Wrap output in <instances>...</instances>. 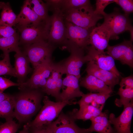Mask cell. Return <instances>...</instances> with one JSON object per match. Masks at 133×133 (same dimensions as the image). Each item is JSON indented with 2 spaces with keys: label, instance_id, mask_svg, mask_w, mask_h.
I'll return each instance as SVG.
<instances>
[{
  "label": "cell",
  "instance_id": "obj_26",
  "mask_svg": "<svg viewBox=\"0 0 133 133\" xmlns=\"http://www.w3.org/2000/svg\"><path fill=\"white\" fill-rule=\"evenodd\" d=\"M104 113L101 121L99 123H92L90 127L87 129L89 132L99 133H116L109 120L108 111L106 110Z\"/></svg>",
  "mask_w": 133,
  "mask_h": 133
},
{
  "label": "cell",
  "instance_id": "obj_41",
  "mask_svg": "<svg viewBox=\"0 0 133 133\" xmlns=\"http://www.w3.org/2000/svg\"><path fill=\"white\" fill-rule=\"evenodd\" d=\"M44 127V133H52V132L46 126H45Z\"/></svg>",
  "mask_w": 133,
  "mask_h": 133
},
{
  "label": "cell",
  "instance_id": "obj_40",
  "mask_svg": "<svg viewBox=\"0 0 133 133\" xmlns=\"http://www.w3.org/2000/svg\"><path fill=\"white\" fill-rule=\"evenodd\" d=\"M29 133V128L26 124L23 127V129L20 131L19 133Z\"/></svg>",
  "mask_w": 133,
  "mask_h": 133
},
{
  "label": "cell",
  "instance_id": "obj_19",
  "mask_svg": "<svg viewBox=\"0 0 133 133\" xmlns=\"http://www.w3.org/2000/svg\"><path fill=\"white\" fill-rule=\"evenodd\" d=\"M62 75L54 66L51 76L48 79L44 88L42 90L44 93L54 97L56 102L60 101V91L62 87Z\"/></svg>",
  "mask_w": 133,
  "mask_h": 133
},
{
  "label": "cell",
  "instance_id": "obj_8",
  "mask_svg": "<svg viewBox=\"0 0 133 133\" xmlns=\"http://www.w3.org/2000/svg\"><path fill=\"white\" fill-rule=\"evenodd\" d=\"M23 51L34 68L46 59L52 57L56 46L47 40H42L25 46Z\"/></svg>",
  "mask_w": 133,
  "mask_h": 133
},
{
  "label": "cell",
  "instance_id": "obj_25",
  "mask_svg": "<svg viewBox=\"0 0 133 133\" xmlns=\"http://www.w3.org/2000/svg\"><path fill=\"white\" fill-rule=\"evenodd\" d=\"M19 34H16L8 37L0 38V49L3 53H9L20 50Z\"/></svg>",
  "mask_w": 133,
  "mask_h": 133
},
{
  "label": "cell",
  "instance_id": "obj_2",
  "mask_svg": "<svg viewBox=\"0 0 133 133\" xmlns=\"http://www.w3.org/2000/svg\"><path fill=\"white\" fill-rule=\"evenodd\" d=\"M70 52L69 56L57 63L54 66L61 74L73 75L79 80L81 77L80 69L85 63L91 61L87 55H85L84 50L77 45L66 42L63 46Z\"/></svg>",
  "mask_w": 133,
  "mask_h": 133
},
{
  "label": "cell",
  "instance_id": "obj_18",
  "mask_svg": "<svg viewBox=\"0 0 133 133\" xmlns=\"http://www.w3.org/2000/svg\"><path fill=\"white\" fill-rule=\"evenodd\" d=\"M43 22L33 11L29 0H25L17 16V27L31 24L38 25Z\"/></svg>",
  "mask_w": 133,
  "mask_h": 133
},
{
  "label": "cell",
  "instance_id": "obj_9",
  "mask_svg": "<svg viewBox=\"0 0 133 133\" xmlns=\"http://www.w3.org/2000/svg\"><path fill=\"white\" fill-rule=\"evenodd\" d=\"M17 28L19 33V44L25 46L41 40H47L48 28L45 22Z\"/></svg>",
  "mask_w": 133,
  "mask_h": 133
},
{
  "label": "cell",
  "instance_id": "obj_35",
  "mask_svg": "<svg viewBox=\"0 0 133 133\" xmlns=\"http://www.w3.org/2000/svg\"><path fill=\"white\" fill-rule=\"evenodd\" d=\"M17 33L16 30L12 27L0 25V38L10 36Z\"/></svg>",
  "mask_w": 133,
  "mask_h": 133
},
{
  "label": "cell",
  "instance_id": "obj_27",
  "mask_svg": "<svg viewBox=\"0 0 133 133\" xmlns=\"http://www.w3.org/2000/svg\"><path fill=\"white\" fill-rule=\"evenodd\" d=\"M14 104L13 95L0 102V117L5 118L6 121L13 120L15 117Z\"/></svg>",
  "mask_w": 133,
  "mask_h": 133
},
{
  "label": "cell",
  "instance_id": "obj_33",
  "mask_svg": "<svg viewBox=\"0 0 133 133\" xmlns=\"http://www.w3.org/2000/svg\"><path fill=\"white\" fill-rule=\"evenodd\" d=\"M114 2L119 5L124 12V14L129 16L133 11V0H114Z\"/></svg>",
  "mask_w": 133,
  "mask_h": 133
},
{
  "label": "cell",
  "instance_id": "obj_24",
  "mask_svg": "<svg viewBox=\"0 0 133 133\" xmlns=\"http://www.w3.org/2000/svg\"><path fill=\"white\" fill-rule=\"evenodd\" d=\"M111 94L90 92L84 94L81 99L76 102V104L80 105L89 104L93 101L98 104L104 106L106 100L111 96Z\"/></svg>",
  "mask_w": 133,
  "mask_h": 133
},
{
  "label": "cell",
  "instance_id": "obj_13",
  "mask_svg": "<svg viewBox=\"0 0 133 133\" xmlns=\"http://www.w3.org/2000/svg\"><path fill=\"white\" fill-rule=\"evenodd\" d=\"M124 110L121 114L116 117L113 113L109 117V120L114 125L116 133H132L130 128L133 114V100L123 106Z\"/></svg>",
  "mask_w": 133,
  "mask_h": 133
},
{
  "label": "cell",
  "instance_id": "obj_38",
  "mask_svg": "<svg viewBox=\"0 0 133 133\" xmlns=\"http://www.w3.org/2000/svg\"><path fill=\"white\" fill-rule=\"evenodd\" d=\"M29 128V133H44V127L40 128Z\"/></svg>",
  "mask_w": 133,
  "mask_h": 133
},
{
  "label": "cell",
  "instance_id": "obj_6",
  "mask_svg": "<svg viewBox=\"0 0 133 133\" xmlns=\"http://www.w3.org/2000/svg\"><path fill=\"white\" fill-rule=\"evenodd\" d=\"M54 63L52 57L48 58L35 68L30 78L18 86L20 90L44 89L47 81L53 69Z\"/></svg>",
  "mask_w": 133,
  "mask_h": 133
},
{
  "label": "cell",
  "instance_id": "obj_36",
  "mask_svg": "<svg viewBox=\"0 0 133 133\" xmlns=\"http://www.w3.org/2000/svg\"><path fill=\"white\" fill-rule=\"evenodd\" d=\"M19 83H15L7 79L0 76V92H2L6 89L13 86H18Z\"/></svg>",
  "mask_w": 133,
  "mask_h": 133
},
{
  "label": "cell",
  "instance_id": "obj_12",
  "mask_svg": "<svg viewBox=\"0 0 133 133\" xmlns=\"http://www.w3.org/2000/svg\"><path fill=\"white\" fill-rule=\"evenodd\" d=\"M131 40H124L118 44L110 46L107 48V53L114 60L120 61L123 65L133 67V46Z\"/></svg>",
  "mask_w": 133,
  "mask_h": 133
},
{
  "label": "cell",
  "instance_id": "obj_1",
  "mask_svg": "<svg viewBox=\"0 0 133 133\" xmlns=\"http://www.w3.org/2000/svg\"><path fill=\"white\" fill-rule=\"evenodd\" d=\"M13 95L15 117L20 123L29 121L40 110L44 93L41 89H24Z\"/></svg>",
  "mask_w": 133,
  "mask_h": 133
},
{
  "label": "cell",
  "instance_id": "obj_4",
  "mask_svg": "<svg viewBox=\"0 0 133 133\" xmlns=\"http://www.w3.org/2000/svg\"><path fill=\"white\" fill-rule=\"evenodd\" d=\"M103 16L104 21L102 25L109 31L110 39H118L119 34L128 31L130 33V40L133 41V27L129 16L121 13L116 8L112 13H106Z\"/></svg>",
  "mask_w": 133,
  "mask_h": 133
},
{
  "label": "cell",
  "instance_id": "obj_20",
  "mask_svg": "<svg viewBox=\"0 0 133 133\" xmlns=\"http://www.w3.org/2000/svg\"><path fill=\"white\" fill-rule=\"evenodd\" d=\"M14 57L15 61L14 68L16 77L17 78L18 83L19 84L25 82L27 75L30 71V62L25 54L20 50L16 52Z\"/></svg>",
  "mask_w": 133,
  "mask_h": 133
},
{
  "label": "cell",
  "instance_id": "obj_7",
  "mask_svg": "<svg viewBox=\"0 0 133 133\" xmlns=\"http://www.w3.org/2000/svg\"><path fill=\"white\" fill-rule=\"evenodd\" d=\"M50 10L53 14L50 16L48 23L47 40L56 46L57 45L63 46L67 41L66 28L63 13L59 8Z\"/></svg>",
  "mask_w": 133,
  "mask_h": 133
},
{
  "label": "cell",
  "instance_id": "obj_11",
  "mask_svg": "<svg viewBox=\"0 0 133 133\" xmlns=\"http://www.w3.org/2000/svg\"><path fill=\"white\" fill-rule=\"evenodd\" d=\"M64 20L66 31V42L74 44L84 50L86 49L89 44V38L92 28L82 27Z\"/></svg>",
  "mask_w": 133,
  "mask_h": 133
},
{
  "label": "cell",
  "instance_id": "obj_31",
  "mask_svg": "<svg viewBox=\"0 0 133 133\" xmlns=\"http://www.w3.org/2000/svg\"><path fill=\"white\" fill-rule=\"evenodd\" d=\"M4 58L0 61V76L9 75L16 77L15 69L11 65L9 53H3Z\"/></svg>",
  "mask_w": 133,
  "mask_h": 133
},
{
  "label": "cell",
  "instance_id": "obj_29",
  "mask_svg": "<svg viewBox=\"0 0 133 133\" xmlns=\"http://www.w3.org/2000/svg\"><path fill=\"white\" fill-rule=\"evenodd\" d=\"M91 5L89 0H62L60 9L63 12L71 9Z\"/></svg>",
  "mask_w": 133,
  "mask_h": 133
},
{
  "label": "cell",
  "instance_id": "obj_17",
  "mask_svg": "<svg viewBox=\"0 0 133 133\" xmlns=\"http://www.w3.org/2000/svg\"><path fill=\"white\" fill-rule=\"evenodd\" d=\"M110 39L109 31L101 24L93 28L90 34L89 43L91 46L96 50L103 52L108 46Z\"/></svg>",
  "mask_w": 133,
  "mask_h": 133
},
{
  "label": "cell",
  "instance_id": "obj_32",
  "mask_svg": "<svg viewBox=\"0 0 133 133\" xmlns=\"http://www.w3.org/2000/svg\"><path fill=\"white\" fill-rule=\"evenodd\" d=\"M19 127V124L13 120L6 121L0 125V133H16Z\"/></svg>",
  "mask_w": 133,
  "mask_h": 133
},
{
  "label": "cell",
  "instance_id": "obj_14",
  "mask_svg": "<svg viewBox=\"0 0 133 133\" xmlns=\"http://www.w3.org/2000/svg\"><path fill=\"white\" fill-rule=\"evenodd\" d=\"M87 55L91 61L100 68L112 72L120 77V74L117 69L114 60L106 52H102L96 50L91 46H87Z\"/></svg>",
  "mask_w": 133,
  "mask_h": 133
},
{
  "label": "cell",
  "instance_id": "obj_3",
  "mask_svg": "<svg viewBox=\"0 0 133 133\" xmlns=\"http://www.w3.org/2000/svg\"><path fill=\"white\" fill-rule=\"evenodd\" d=\"M43 106L35 119L26 124L29 128H40L53 121L66 105L76 104L73 100L54 102L47 96L43 98Z\"/></svg>",
  "mask_w": 133,
  "mask_h": 133
},
{
  "label": "cell",
  "instance_id": "obj_39",
  "mask_svg": "<svg viewBox=\"0 0 133 133\" xmlns=\"http://www.w3.org/2000/svg\"><path fill=\"white\" fill-rule=\"evenodd\" d=\"M11 96V95L3 92H0V102L9 98Z\"/></svg>",
  "mask_w": 133,
  "mask_h": 133
},
{
  "label": "cell",
  "instance_id": "obj_22",
  "mask_svg": "<svg viewBox=\"0 0 133 133\" xmlns=\"http://www.w3.org/2000/svg\"><path fill=\"white\" fill-rule=\"evenodd\" d=\"M79 110L75 109L72 111L75 120L81 119L85 121L99 115L102 109L95 107L90 104L80 105Z\"/></svg>",
  "mask_w": 133,
  "mask_h": 133
},
{
  "label": "cell",
  "instance_id": "obj_21",
  "mask_svg": "<svg viewBox=\"0 0 133 133\" xmlns=\"http://www.w3.org/2000/svg\"><path fill=\"white\" fill-rule=\"evenodd\" d=\"M79 85L90 92L112 94L113 92L103 81L93 75L87 74L82 79Z\"/></svg>",
  "mask_w": 133,
  "mask_h": 133
},
{
  "label": "cell",
  "instance_id": "obj_16",
  "mask_svg": "<svg viewBox=\"0 0 133 133\" xmlns=\"http://www.w3.org/2000/svg\"><path fill=\"white\" fill-rule=\"evenodd\" d=\"M87 74L93 75L103 81L113 91L119 83V78L114 73L98 66L93 61L88 63L85 69Z\"/></svg>",
  "mask_w": 133,
  "mask_h": 133
},
{
  "label": "cell",
  "instance_id": "obj_15",
  "mask_svg": "<svg viewBox=\"0 0 133 133\" xmlns=\"http://www.w3.org/2000/svg\"><path fill=\"white\" fill-rule=\"evenodd\" d=\"M79 80L74 76L66 75L63 80L60 101L73 100L76 98L82 97L83 95L84 94L80 90Z\"/></svg>",
  "mask_w": 133,
  "mask_h": 133
},
{
  "label": "cell",
  "instance_id": "obj_42",
  "mask_svg": "<svg viewBox=\"0 0 133 133\" xmlns=\"http://www.w3.org/2000/svg\"></svg>",
  "mask_w": 133,
  "mask_h": 133
},
{
  "label": "cell",
  "instance_id": "obj_34",
  "mask_svg": "<svg viewBox=\"0 0 133 133\" xmlns=\"http://www.w3.org/2000/svg\"><path fill=\"white\" fill-rule=\"evenodd\" d=\"M113 2L114 0H96V8L94 11V13L103 16L106 13L104 11L105 8L110 4Z\"/></svg>",
  "mask_w": 133,
  "mask_h": 133
},
{
  "label": "cell",
  "instance_id": "obj_28",
  "mask_svg": "<svg viewBox=\"0 0 133 133\" xmlns=\"http://www.w3.org/2000/svg\"><path fill=\"white\" fill-rule=\"evenodd\" d=\"M32 9L43 21L47 23L50 19L49 10L46 3L40 0H29Z\"/></svg>",
  "mask_w": 133,
  "mask_h": 133
},
{
  "label": "cell",
  "instance_id": "obj_30",
  "mask_svg": "<svg viewBox=\"0 0 133 133\" xmlns=\"http://www.w3.org/2000/svg\"><path fill=\"white\" fill-rule=\"evenodd\" d=\"M117 94L120 97L119 99L116 98L115 103L118 107H121L129 104L133 100V88L123 89L119 88Z\"/></svg>",
  "mask_w": 133,
  "mask_h": 133
},
{
  "label": "cell",
  "instance_id": "obj_23",
  "mask_svg": "<svg viewBox=\"0 0 133 133\" xmlns=\"http://www.w3.org/2000/svg\"><path fill=\"white\" fill-rule=\"evenodd\" d=\"M0 9L1 10L0 25L12 27L15 25L17 16L13 11L9 3L0 2Z\"/></svg>",
  "mask_w": 133,
  "mask_h": 133
},
{
  "label": "cell",
  "instance_id": "obj_10",
  "mask_svg": "<svg viewBox=\"0 0 133 133\" xmlns=\"http://www.w3.org/2000/svg\"><path fill=\"white\" fill-rule=\"evenodd\" d=\"M72 112L61 111L57 119L46 126L52 133H89L87 129L81 128L76 124Z\"/></svg>",
  "mask_w": 133,
  "mask_h": 133
},
{
  "label": "cell",
  "instance_id": "obj_5",
  "mask_svg": "<svg viewBox=\"0 0 133 133\" xmlns=\"http://www.w3.org/2000/svg\"><path fill=\"white\" fill-rule=\"evenodd\" d=\"M91 6L69 10L63 12L64 20L78 26L87 28H93L103 18L95 14Z\"/></svg>",
  "mask_w": 133,
  "mask_h": 133
},
{
  "label": "cell",
  "instance_id": "obj_37",
  "mask_svg": "<svg viewBox=\"0 0 133 133\" xmlns=\"http://www.w3.org/2000/svg\"><path fill=\"white\" fill-rule=\"evenodd\" d=\"M120 88H133V76L131 75L122 78L119 83Z\"/></svg>",
  "mask_w": 133,
  "mask_h": 133
}]
</instances>
